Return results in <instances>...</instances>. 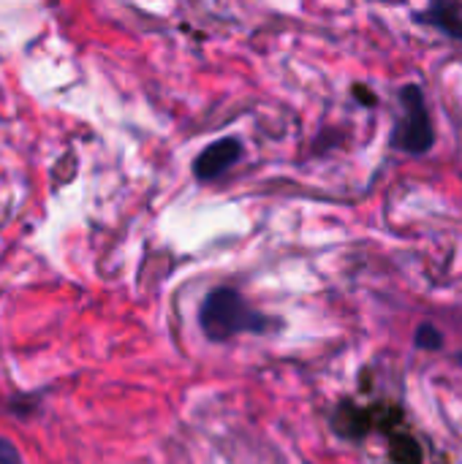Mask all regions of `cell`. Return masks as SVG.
<instances>
[{"instance_id":"cell-1","label":"cell","mask_w":462,"mask_h":464,"mask_svg":"<svg viewBox=\"0 0 462 464\" xmlns=\"http://www.w3.org/2000/svg\"><path fill=\"white\" fill-rule=\"evenodd\" d=\"M199 324L212 343H226L237 334H259L267 329V318L256 313L234 288H215L202 304Z\"/></svg>"},{"instance_id":"cell-2","label":"cell","mask_w":462,"mask_h":464,"mask_svg":"<svg viewBox=\"0 0 462 464\" xmlns=\"http://www.w3.org/2000/svg\"><path fill=\"white\" fill-rule=\"evenodd\" d=\"M400 103H403V114L395 128V144L411 155L430 152L436 144V133H433V120H430L422 90L417 84H406L400 90Z\"/></svg>"},{"instance_id":"cell-3","label":"cell","mask_w":462,"mask_h":464,"mask_svg":"<svg viewBox=\"0 0 462 464\" xmlns=\"http://www.w3.org/2000/svg\"><path fill=\"white\" fill-rule=\"evenodd\" d=\"M240 155H242V147L237 139H231V136L218 139L210 147H204V152L193 160V174L199 179H215L223 171H229L240 160Z\"/></svg>"},{"instance_id":"cell-4","label":"cell","mask_w":462,"mask_h":464,"mask_svg":"<svg viewBox=\"0 0 462 464\" xmlns=\"http://www.w3.org/2000/svg\"><path fill=\"white\" fill-rule=\"evenodd\" d=\"M422 22L444 30L449 38H457L462 41V5L457 0H433L422 14H419Z\"/></svg>"},{"instance_id":"cell-5","label":"cell","mask_w":462,"mask_h":464,"mask_svg":"<svg viewBox=\"0 0 462 464\" xmlns=\"http://www.w3.org/2000/svg\"><path fill=\"white\" fill-rule=\"evenodd\" d=\"M417 345L428 348V351H438V348H444V337H441V332L433 324H422L417 329Z\"/></svg>"},{"instance_id":"cell-6","label":"cell","mask_w":462,"mask_h":464,"mask_svg":"<svg viewBox=\"0 0 462 464\" xmlns=\"http://www.w3.org/2000/svg\"><path fill=\"white\" fill-rule=\"evenodd\" d=\"M0 464H22V457H19L16 446L8 443L5 438H0Z\"/></svg>"}]
</instances>
